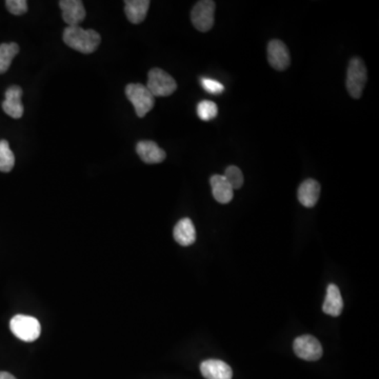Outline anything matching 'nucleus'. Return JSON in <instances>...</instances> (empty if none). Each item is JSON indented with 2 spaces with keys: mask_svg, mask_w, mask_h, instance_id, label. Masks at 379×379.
Wrapping results in <instances>:
<instances>
[{
  "mask_svg": "<svg viewBox=\"0 0 379 379\" xmlns=\"http://www.w3.org/2000/svg\"><path fill=\"white\" fill-rule=\"evenodd\" d=\"M59 7L62 12V19L69 27L79 26L86 18V9L81 0H61Z\"/></svg>",
  "mask_w": 379,
  "mask_h": 379,
  "instance_id": "9d476101",
  "label": "nucleus"
},
{
  "mask_svg": "<svg viewBox=\"0 0 379 379\" xmlns=\"http://www.w3.org/2000/svg\"><path fill=\"white\" fill-rule=\"evenodd\" d=\"M200 371L206 379H232L233 376L230 366L218 360H204L200 365Z\"/></svg>",
  "mask_w": 379,
  "mask_h": 379,
  "instance_id": "f8f14e48",
  "label": "nucleus"
},
{
  "mask_svg": "<svg viewBox=\"0 0 379 379\" xmlns=\"http://www.w3.org/2000/svg\"><path fill=\"white\" fill-rule=\"evenodd\" d=\"M224 176L233 190L242 188L244 184V174H242V170L236 166H228Z\"/></svg>",
  "mask_w": 379,
  "mask_h": 379,
  "instance_id": "412c9836",
  "label": "nucleus"
},
{
  "mask_svg": "<svg viewBox=\"0 0 379 379\" xmlns=\"http://www.w3.org/2000/svg\"><path fill=\"white\" fill-rule=\"evenodd\" d=\"M202 86L208 93L214 94V95L222 94L224 91V84L211 78H202Z\"/></svg>",
  "mask_w": 379,
  "mask_h": 379,
  "instance_id": "5701e85b",
  "label": "nucleus"
},
{
  "mask_svg": "<svg viewBox=\"0 0 379 379\" xmlns=\"http://www.w3.org/2000/svg\"><path fill=\"white\" fill-rule=\"evenodd\" d=\"M0 379H17L14 375L8 372H0Z\"/></svg>",
  "mask_w": 379,
  "mask_h": 379,
  "instance_id": "b1692460",
  "label": "nucleus"
},
{
  "mask_svg": "<svg viewBox=\"0 0 379 379\" xmlns=\"http://www.w3.org/2000/svg\"><path fill=\"white\" fill-rule=\"evenodd\" d=\"M218 108L215 102L202 100L197 106V115L204 122H210L217 116Z\"/></svg>",
  "mask_w": 379,
  "mask_h": 379,
  "instance_id": "aec40b11",
  "label": "nucleus"
},
{
  "mask_svg": "<svg viewBox=\"0 0 379 379\" xmlns=\"http://www.w3.org/2000/svg\"><path fill=\"white\" fill-rule=\"evenodd\" d=\"M6 6L13 15H23L28 11V3L26 0H7Z\"/></svg>",
  "mask_w": 379,
  "mask_h": 379,
  "instance_id": "4be33fe9",
  "label": "nucleus"
},
{
  "mask_svg": "<svg viewBox=\"0 0 379 379\" xmlns=\"http://www.w3.org/2000/svg\"><path fill=\"white\" fill-rule=\"evenodd\" d=\"M62 39L66 45L82 54H91L99 47L101 37L95 30H84L79 26L66 28Z\"/></svg>",
  "mask_w": 379,
  "mask_h": 379,
  "instance_id": "f257e3e1",
  "label": "nucleus"
},
{
  "mask_svg": "<svg viewBox=\"0 0 379 379\" xmlns=\"http://www.w3.org/2000/svg\"><path fill=\"white\" fill-rule=\"evenodd\" d=\"M136 152L140 159L148 164H160L166 158V152L152 140H142L138 142Z\"/></svg>",
  "mask_w": 379,
  "mask_h": 379,
  "instance_id": "9b49d317",
  "label": "nucleus"
},
{
  "mask_svg": "<svg viewBox=\"0 0 379 379\" xmlns=\"http://www.w3.org/2000/svg\"><path fill=\"white\" fill-rule=\"evenodd\" d=\"M298 200L306 208H313L318 204L320 196V182L314 179H307L298 188Z\"/></svg>",
  "mask_w": 379,
  "mask_h": 379,
  "instance_id": "ddd939ff",
  "label": "nucleus"
},
{
  "mask_svg": "<svg viewBox=\"0 0 379 379\" xmlns=\"http://www.w3.org/2000/svg\"><path fill=\"white\" fill-rule=\"evenodd\" d=\"M296 356L307 362H316L322 356V347L315 337L302 335L298 337L293 344Z\"/></svg>",
  "mask_w": 379,
  "mask_h": 379,
  "instance_id": "0eeeda50",
  "label": "nucleus"
},
{
  "mask_svg": "<svg viewBox=\"0 0 379 379\" xmlns=\"http://www.w3.org/2000/svg\"><path fill=\"white\" fill-rule=\"evenodd\" d=\"M342 309H344V302H342L340 288L334 284H329L327 289L326 300L322 304V311L333 318H337L342 314Z\"/></svg>",
  "mask_w": 379,
  "mask_h": 379,
  "instance_id": "2eb2a0df",
  "label": "nucleus"
},
{
  "mask_svg": "<svg viewBox=\"0 0 379 379\" xmlns=\"http://www.w3.org/2000/svg\"><path fill=\"white\" fill-rule=\"evenodd\" d=\"M126 98L132 102L136 115L144 117L155 106V97L142 84H130L126 88Z\"/></svg>",
  "mask_w": 379,
  "mask_h": 379,
  "instance_id": "7ed1b4c3",
  "label": "nucleus"
},
{
  "mask_svg": "<svg viewBox=\"0 0 379 379\" xmlns=\"http://www.w3.org/2000/svg\"><path fill=\"white\" fill-rule=\"evenodd\" d=\"M212 194L220 204H229L233 200V188L229 184L224 175H213L210 179Z\"/></svg>",
  "mask_w": 379,
  "mask_h": 379,
  "instance_id": "f3484780",
  "label": "nucleus"
},
{
  "mask_svg": "<svg viewBox=\"0 0 379 379\" xmlns=\"http://www.w3.org/2000/svg\"><path fill=\"white\" fill-rule=\"evenodd\" d=\"M146 88L154 97H166L172 95L177 89L175 79L164 70L154 68L148 74Z\"/></svg>",
  "mask_w": 379,
  "mask_h": 379,
  "instance_id": "39448f33",
  "label": "nucleus"
},
{
  "mask_svg": "<svg viewBox=\"0 0 379 379\" xmlns=\"http://www.w3.org/2000/svg\"><path fill=\"white\" fill-rule=\"evenodd\" d=\"M10 329L17 338L26 342H35L41 333L38 320L28 315H15L10 322Z\"/></svg>",
  "mask_w": 379,
  "mask_h": 379,
  "instance_id": "20e7f679",
  "label": "nucleus"
},
{
  "mask_svg": "<svg viewBox=\"0 0 379 379\" xmlns=\"http://www.w3.org/2000/svg\"><path fill=\"white\" fill-rule=\"evenodd\" d=\"M268 60L271 67L278 71H284L291 64L290 52L282 40L273 39L268 45Z\"/></svg>",
  "mask_w": 379,
  "mask_h": 379,
  "instance_id": "6e6552de",
  "label": "nucleus"
},
{
  "mask_svg": "<svg viewBox=\"0 0 379 379\" xmlns=\"http://www.w3.org/2000/svg\"><path fill=\"white\" fill-rule=\"evenodd\" d=\"M23 91L18 86H12L6 91V98L3 102V109L7 115L14 119H19L23 117L25 108H23L21 97Z\"/></svg>",
  "mask_w": 379,
  "mask_h": 379,
  "instance_id": "1a4fd4ad",
  "label": "nucleus"
},
{
  "mask_svg": "<svg viewBox=\"0 0 379 379\" xmlns=\"http://www.w3.org/2000/svg\"><path fill=\"white\" fill-rule=\"evenodd\" d=\"M15 166V156L7 140H0V172L9 173Z\"/></svg>",
  "mask_w": 379,
  "mask_h": 379,
  "instance_id": "6ab92c4d",
  "label": "nucleus"
},
{
  "mask_svg": "<svg viewBox=\"0 0 379 379\" xmlns=\"http://www.w3.org/2000/svg\"><path fill=\"white\" fill-rule=\"evenodd\" d=\"M174 240L182 246L193 244L196 240V230L190 218H182L176 224L173 231Z\"/></svg>",
  "mask_w": 379,
  "mask_h": 379,
  "instance_id": "dca6fc26",
  "label": "nucleus"
},
{
  "mask_svg": "<svg viewBox=\"0 0 379 379\" xmlns=\"http://www.w3.org/2000/svg\"><path fill=\"white\" fill-rule=\"evenodd\" d=\"M216 3L212 0L198 1L191 12V20L194 27L202 33L210 31L214 26V14Z\"/></svg>",
  "mask_w": 379,
  "mask_h": 379,
  "instance_id": "423d86ee",
  "label": "nucleus"
},
{
  "mask_svg": "<svg viewBox=\"0 0 379 379\" xmlns=\"http://www.w3.org/2000/svg\"><path fill=\"white\" fill-rule=\"evenodd\" d=\"M368 79L367 68L362 58L353 57L349 62L347 71V90L355 99H360Z\"/></svg>",
  "mask_w": 379,
  "mask_h": 379,
  "instance_id": "f03ea898",
  "label": "nucleus"
},
{
  "mask_svg": "<svg viewBox=\"0 0 379 379\" xmlns=\"http://www.w3.org/2000/svg\"><path fill=\"white\" fill-rule=\"evenodd\" d=\"M19 53V46L15 42L0 45V74L6 73L11 67L12 61Z\"/></svg>",
  "mask_w": 379,
  "mask_h": 379,
  "instance_id": "a211bd4d",
  "label": "nucleus"
},
{
  "mask_svg": "<svg viewBox=\"0 0 379 379\" xmlns=\"http://www.w3.org/2000/svg\"><path fill=\"white\" fill-rule=\"evenodd\" d=\"M124 5V13L130 23L139 25L146 19L151 3L149 0H126Z\"/></svg>",
  "mask_w": 379,
  "mask_h": 379,
  "instance_id": "4468645a",
  "label": "nucleus"
}]
</instances>
